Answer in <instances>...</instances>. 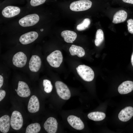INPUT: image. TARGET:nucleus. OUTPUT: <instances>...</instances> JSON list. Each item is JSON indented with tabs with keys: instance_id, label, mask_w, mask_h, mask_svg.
Segmentation results:
<instances>
[{
	"instance_id": "f257e3e1",
	"label": "nucleus",
	"mask_w": 133,
	"mask_h": 133,
	"mask_svg": "<svg viewBox=\"0 0 133 133\" xmlns=\"http://www.w3.org/2000/svg\"><path fill=\"white\" fill-rule=\"evenodd\" d=\"M77 72L84 80L87 82L92 81L94 77V73L90 67L84 65H79L76 68Z\"/></svg>"
},
{
	"instance_id": "f03ea898",
	"label": "nucleus",
	"mask_w": 133,
	"mask_h": 133,
	"mask_svg": "<svg viewBox=\"0 0 133 133\" xmlns=\"http://www.w3.org/2000/svg\"><path fill=\"white\" fill-rule=\"evenodd\" d=\"M46 60L52 67L55 68L59 67L63 60L62 53L59 50H55L47 56Z\"/></svg>"
},
{
	"instance_id": "7ed1b4c3",
	"label": "nucleus",
	"mask_w": 133,
	"mask_h": 133,
	"mask_svg": "<svg viewBox=\"0 0 133 133\" xmlns=\"http://www.w3.org/2000/svg\"><path fill=\"white\" fill-rule=\"evenodd\" d=\"M55 84L57 93L61 99L67 100L70 98V92L66 84L59 81L56 82Z\"/></svg>"
},
{
	"instance_id": "20e7f679",
	"label": "nucleus",
	"mask_w": 133,
	"mask_h": 133,
	"mask_svg": "<svg viewBox=\"0 0 133 133\" xmlns=\"http://www.w3.org/2000/svg\"><path fill=\"white\" fill-rule=\"evenodd\" d=\"M92 4L89 0H80L72 2L70 5V8L74 11H85L90 8Z\"/></svg>"
},
{
	"instance_id": "39448f33",
	"label": "nucleus",
	"mask_w": 133,
	"mask_h": 133,
	"mask_svg": "<svg viewBox=\"0 0 133 133\" xmlns=\"http://www.w3.org/2000/svg\"><path fill=\"white\" fill-rule=\"evenodd\" d=\"M23 119L20 113L17 111L12 112L10 119V124L14 130H18L22 127Z\"/></svg>"
},
{
	"instance_id": "423d86ee",
	"label": "nucleus",
	"mask_w": 133,
	"mask_h": 133,
	"mask_svg": "<svg viewBox=\"0 0 133 133\" xmlns=\"http://www.w3.org/2000/svg\"><path fill=\"white\" fill-rule=\"evenodd\" d=\"M39 19V16L36 14L29 15L20 19L19 23L23 27L32 26L36 24Z\"/></svg>"
},
{
	"instance_id": "0eeeda50",
	"label": "nucleus",
	"mask_w": 133,
	"mask_h": 133,
	"mask_svg": "<svg viewBox=\"0 0 133 133\" xmlns=\"http://www.w3.org/2000/svg\"><path fill=\"white\" fill-rule=\"evenodd\" d=\"M27 60L26 56L21 51L16 53L13 56L12 62L13 65L17 67H22L26 64Z\"/></svg>"
},
{
	"instance_id": "6e6552de",
	"label": "nucleus",
	"mask_w": 133,
	"mask_h": 133,
	"mask_svg": "<svg viewBox=\"0 0 133 133\" xmlns=\"http://www.w3.org/2000/svg\"><path fill=\"white\" fill-rule=\"evenodd\" d=\"M58 124L56 119L53 117H50L45 122L44 127L48 133H55L57 130Z\"/></svg>"
},
{
	"instance_id": "1a4fd4ad",
	"label": "nucleus",
	"mask_w": 133,
	"mask_h": 133,
	"mask_svg": "<svg viewBox=\"0 0 133 133\" xmlns=\"http://www.w3.org/2000/svg\"><path fill=\"white\" fill-rule=\"evenodd\" d=\"M38 36V33L35 32H29L22 35L19 38V41L22 44H27L34 41Z\"/></svg>"
},
{
	"instance_id": "9d476101",
	"label": "nucleus",
	"mask_w": 133,
	"mask_h": 133,
	"mask_svg": "<svg viewBox=\"0 0 133 133\" xmlns=\"http://www.w3.org/2000/svg\"><path fill=\"white\" fill-rule=\"evenodd\" d=\"M67 121L70 125L74 129L78 130L83 129L84 127V123L79 117L73 115L69 116Z\"/></svg>"
},
{
	"instance_id": "9b49d317",
	"label": "nucleus",
	"mask_w": 133,
	"mask_h": 133,
	"mask_svg": "<svg viewBox=\"0 0 133 133\" xmlns=\"http://www.w3.org/2000/svg\"><path fill=\"white\" fill-rule=\"evenodd\" d=\"M17 93L20 97H27L30 95L31 91L28 84L25 82L19 81L18 83Z\"/></svg>"
},
{
	"instance_id": "f8f14e48",
	"label": "nucleus",
	"mask_w": 133,
	"mask_h": 133,
	"mask_svg": "<svg viewBox=\"0 0 133 133\" xmlns=\"http://www.w3.org/2000/svg\"><path fill=\"white\" fill-rule=\"evenodd\" d=\"M41 65L40 58L36 55L32 56L29 62V67L30 70L33 72H36L40 69Z\"/></svg>"
},
{
	"instance_id": "ddd939ff",
	"label": "nucleus",
	"mask_w": 133,
	"mask_h": 133,
	"mask_svg": "<svg viewBox=\"0 0 133 133\" xmlns=\"http://www.w3.org/2000/svg\"><path fill=\"white\" fill-rule=\"evenodd\" d=\"M133 116V108L128 106L121 110L118 114V117L120 121L125 122L129 120Z\"/></svg>"
},
{
	"instance_id": "4468645a",
	"label": "nucleus",
	"mask_w": 133,
	"mask_h": 133,
	"mask_svg": "<svg viewBox=\"0 0 133 133\" xmlns=\"http://www.w3.org/2000/svg\"><path fill=\"white\" fill-rule=\"evenodd\" d=\"M20 12V9L18 7L8 6L5 7L3 10L2 14L4 17L10 18L18 15Z\"/></svg>"
},
{
	"instance_id": "2eb2a0df",
	"label": "nucleus",
	"mask_w": 133,
	"mask_h": 133,
	"mask_svg": "<svg viewBox=\"0 0 133 133\" xmlns=\"http://www.w3.org/2000/svg\"><path fill=\"white\" fill-rule=\"evenodd\" d=\"M39 103L38 98L35 95L32 96L28 102V111L31 113H35L39 110Z\"/></svg>"
},
{
	"instance_id": "dca6fc26",
	"label": "nucleus",
	"mask_w": 133,
	"mask_h": 133,
	"mask_svg": "<svg viewBox=\"0 0 133 133\" xmlns=\"http://www.w3.org/2000/svg\"><path fill=\"white\" fill-rule=\"evenodd\" d=\"M133 90V81H127L123 82L119 86L118 90L119 93L121 94H128Z\"/></svg>"
},
{
	"instance_id": "f3484780",
	"label": "nucleus",
	"mask_w": 133,
	"mask_h": 133,
	"mask_svg": "<svg viewBox=\"0 0 133 133\" xmlns=\"http://www.w3.org/2000/svg\"><path fill=\"white\" fill-rule=\"evenodd\" d=\"M10 124V117L7 115H4L0 118V131L2 133H6L9 131Z\"/></svg>"
},
{
	"instance_id": "a211bd4d",
	"label": "nucleus",
	"mask_w": 133,
	"mask_h": 133,
	"mask_svg": "<svg viewBox=\"0 0 133 133\" xmlns=\"http://www.w3.org/2000/svg\"><path fill=\"white\" fill-rule=\"evenodd\" d=\"M61 35L64 40L68 43H73L77 37V34L75 32L68 30L63 31L61 33Z\"/></svg>"
},
{
	"instance_id": "6ab92c4d",
	"label": "nucleus",
	"mask_w": 133,
	"mask_h": 133,
	"mask_svg": "<svg viewBox=\"0 0 133 133\" xmlns=\"http://www.w3.org/2000/svg\"><path fill=\"white\" fill-rule=\"evenodd\" d=\"M127 12L123 10H119L117 11L114 15L112 22L117 24L124 21L127 17Z\"/></svg>"
},
{
	"instance_id": "aec40b11",
	"label": "nucleus",
	"mask_w": 133,
	"mask_h": 133,
	"mask_svg": "<svg viewBox=\"0 0 133 133\" xmlns=\"http://www.w3.org/2000/svg\"><path fill=\"white\" fill-rule=\"evenodd\" d=\"M71 55L72 56L77 55L80 57L84 56L85 51L83 48L80 46L72 45L69 49Z\"/></svg>"
},
{
	"instance_id": "412c9836",
	"label": "nucleus",
	"mask_w": 133,
	"mask_h": 133,
	"mask_svg": "<svg viewBox=\"0 0 133 133\" xmlns=\"http://www.w3.org/2000/svg\"><path fill=\"white\" fill-rule=\"evenodd\" d=\"M87 116L90 119L95 121H99L104 119L106 115L103 112L96 111L89 113L88 114Z\"/></svg>"
},
{
	"instance_id": "4be33fe9",
	"label": "nucleus",
	"mask_w": 133,
	"mask_h": 133,
	"mask_svg": "<svg viewBox=\"0 0 133 133\" xmlns=\"http://www.w3.org/2000/svg\"><path fill=\"white\" fill-rule=\"evenodd\" d=\"M41 129L40 124L37 123H32L28 125L26 129V133H37Z\"/></svg>"
},
{
	"instance_id": "5701e85b",
	"label": "nucleus",
	"mask_w": 133,
	"mask_h": 133,
	"mask_svg": "<svg viewBox=\"0 0 133 133\" xmlns=\"http://www.w3.org/2000/svg\"><path fill=\"white\" fill-rule=\"evenodd\" d=\"M104 35L102 30L100 29H98L96 33L95 43L97 46H99L103 41Z\"/></svg>"
},
{
	"instance_id": "b1692460",
	"label": "nucleus",
	"mask_w": 133,
	"mask_h": 133,
	"mask_svg": "<svg viewBox=\"0 0 133 133\" xmlns=\"http://www.w3.org/2000/svg\"><path fill=\"white\" fill-rule=\"evenodd\" d=\"M90 20L88 18L84 19L82 22L78 25L76 27L77 30L82 31L87 28L90 24Z\"/></svg>"
},
{
	"instance_id": "393cba45",
	"label": "nucleus",
	"mask_w": 133,
	"mask_h": 133,
	"mask_svg": "<svg viewBox=\"0 0 133 133\" xmlns=\"http://www.w3.org/2000/svg\"><path fill=\"white\" fill-rule=\"evenodd\" d=\"M43 85L44 87V91L45 92L49 93L51 91L53 86L50 81L47 79L44 80Z\"/></svg>"
},
{
	"instance_id": "a878e982",
	"label": "nucleus",
	"mask_w": 133,
	"mask_h": 133,
	"mask_svg": "<svg viewBox=\"0 0 133 133\" xmlns=\"http://www.w3.org/2000/svg\"><path fill=\"white\" fill-rule=\"evenodd\" d=\"M127 27L129 32L133 34V19H130L127 21Z\"/></svg>"
},
{
	"instance_id": "bb28decb",
	"label": "nucleus",
	"mask_w": 133,
	"mask_h": 133,
	"mask_svg": "<svg viewBox=\"0 0 133 133\" xmlns=\"http://www.w3.org/2000/svg\"><path fill=\"white\" fill-rule=\"evenodd\" d=\"M46 0H31V5L32 6H35L44 3Z\"/></svg>"
},
{
	"instance_id": "cd10ccee",
	"label": "nucleus",
	"mask_w": 133,
	"mask_h": 133,
	"mask_svg": "<svg viewBox=\"0 0 133 133\" xmlns=\"http://www.w3.org/2000/svg\"><path fill=\"white\" fill-rule=\"evenodd\" d=\"M6 95V92L3 90H0V101L2 100L5 97Z\"/></svg>"
},
{
	"instance_id": "c85d7f7f",
	"label": "nucleus",
	"mask_w": 133,
	"mask_h": 133,
	"mask_svg": "<svg viewBox=\"0 0 133 133\" xmlns=\"http://www.w3.org/2000/svg\"><path fill=\"white\" fill-rule=\"evenodd\" d=\"M3 82V76L1 75H0V88L2 86Z\"/></svg>"
},
{
	"instance_id": "c756f323",
	"label": "nucleus",
	"mask_w": 133,
	"mask_h": 133,
	"mask_svg": "<svg viewBox=\"0 0 133 133\" xmlns=\"http://www.w3.org/2000/svg\"><path fill=\"white\" fill-rule=\"evenodd\" d=\"M125 2L133 4V0H122Z\"/></svg>"
},
{
	"instance_id": "7c9ffc66",
	"label": "nucleus",
	"mask_w": 133,
	"mask_h": 133,
	"mask_svg": "<svg viewBox=\"0 0 133 133\" xmlns=\"http://www.w3.org/2000/svg\"><path fill=\"white\" fill-rule=\"evenodd\" d=\"M131 62L133 66V52L132 54L131 58Z\"/></svg>"
},
{
	"instance_id": "2f4dec72",
	"label": "nucleus",
	"mask_w": 133,
	"mask_h": 133,
	"mask_svg": "<svg viewBox=\"0 0 133 133\" xmlns=\"http://www.w3.org/2000/svg\"><path fill=\"white\" fill-rule=\"evenodd\" d=\"M43 29H41V31H43Z\"/></svg>"
},
{
	"instance_id": "473e14b6",
	"label": "nucleus",
	"mask_w": 133,
	"mask_h": 133,
	"mask_svg": "<svg viewBox=\"0 0 133 133\" xmlns=\"http://www.w3.org/2000/svg\"><path fill=\"white\" fill-rule=\"evenodd\" d=\"M15 91H16L17 90V89H15Z\"/></svg>"
}]
</instances>
